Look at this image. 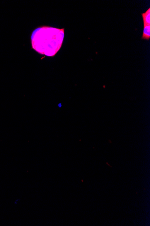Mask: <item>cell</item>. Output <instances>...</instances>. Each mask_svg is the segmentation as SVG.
<instances>
[{"instance_id": "3", "label": "cell", "mask_w": 150, "mask_h": 226, "mask_svg": "<svg viewBox=\"0 0 150 226\" xmlns=\"http://www.w3.org/2000/svg\"><path fill=\"white\" fill-rule=\"evenodd\" d=\"M150 38V25L144 26V31L142 39L149 40Z\"/></svg>"}, {"instance_id": "2", "label": "cell", "mask_w": 150, "mask_h": 226, "mask_svg": "<svg viewBox=\"0 0 150 226\" xmlns=\"http://www.w3.org/2000/svg\"><path fill=\"white\" fill-rule=\"evenodd\" d=\"M142 16L144 21V26L150 25V8L145 12L142 13Z\"/></svg>"}, {"instance_id": "1", "label": "cell", "mask_w": 150, "mask_h": 226, "mask_svg": "<svg viewBox=\"0 0 150 226\" xmlns=\"http://www.w3.org/2000/svg\"><path fill=\"white\" fill-rule=\"evenodd\" d=\"M64 29L42 26L33 31L31 35L33 48L40 54L54 56L62 46Z\"/></svg>"}]
</instances>
